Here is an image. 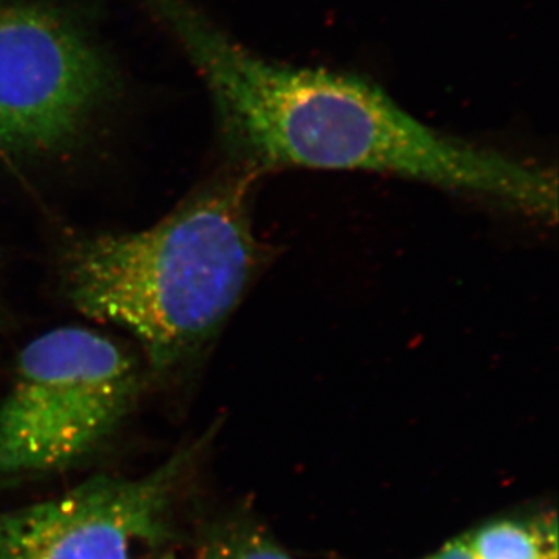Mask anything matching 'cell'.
I'll list each match as a JSON object with an SVG mask.
<instances>
[{
    "label": "cell",
    "instance_id": "4",
    "mask_svg": "<svg viewBox=\"0 0 559 559\" xmlns=\"http://www.w3.org/2000/svg\"><path fill=\"white\" fill-rule=\"evenodd\" d=\"M116 86L108 51L75 17L43 3H0V157L64 148Z\"/></svg>",
    "mask_w": 559,
    "mask_h": 559
},
{
    "label": "cell",
    "instance_id": "1",
    "mask_svg": "<svg viewBox=\"0 0 559 559\" xmlns=\"http://www.w3.org/2000/svg\"><path fill=\"white\" fill-rule=\"evenodd\" d=\"M146 2L204 80L234 168L377 173L557 221L549 168L433 130L369 80L267 60L189 0Z\"/></svg>",
    "mask_w": 559,
    "mask_h": 559
},
{
    "label": "cell",
    "instance_id": "7",
    "mask_svg": "<svg viewBox=\"0 0 559 559\" xmlns=\"http://www.w3.org/2000/svg\"><path fill=\"white\" fill-rule=\"evenodd\" d=\"M210 559H290L272 540L261 535H246L221 546Z\"/></svg>",
    "mask_w": 559,
    "mask_h": 559
},
{
    "label": "cell",
    "instance_id": "3",
    "mask_svg": "<svg viewBox=\"0 0 559 559\" xmlns=\"http://www.w3.org/2000/svg\"><path fill=\"white\" fill-rule=\"evenodd\" d=\"M142 385L130 349L83 326L33 340L0 406V477L49 473L90 454L117 428Z\"/></svg>",
    "mask_w": 559,
    "mask_h": 559
},
{
    "label": "cell",
    "instance_id": "8",
    "mask_svg": "<svg viewBox=\"0 0 559 559\" xmlns=\"http://www.w3.org/2000/svg\"><path fill=\"white\" fill-rule=\"evenodd\" d=\"M428 559H473V555H471L468 539L459 538L447 544L443 549Z\"/></svg>",
    "mask_w": 559,
    "mask_h": 559
},
{
    "label": "cell",
    "instance_id": "6",
    "mask_svg": "<svg viewBox=\"0 0 559 559\" xmlns=\"http://www.w3.org/2000/svg\"><path fill=\"white\" fill-rule=\"evenodd\" d=\"M473 559H557V530L500 521L468 539Z\"/></svg>",
    "mask_w": 559,
    "mask_h": 559
},
{
    "label": "cell",
    "instance_id": "2",
    "mask_svg": "<svg viewBox=\"0 0 559 559\" xmlns=\"http://www.w3.org/2000/svg\"><path fill=\"white\" fill-rule=\"evenodd\" d=\"M259 180L231 168L150 229L76 242L64 261L73 307L127 330L154 369L200 353L274 260L253 230Z\"/></svg>",
    "mask_w": 559,
    "mask_h": 559
},
{
    "label": "cell",
    "instance_id": "5",
    "mask_svg": "<svg viewBox=\"0 0 559 559\" xmlns=\"http://www.w3.org/2000/svg\"><path fill=\"white\" fill-rule=\"evenodd\" d=\"M189 454L145 476L95 477L61 498L0 511V559H132L159 538Z\"/></svg>",
    "mask_w": 559,
    "mask_h": 559
}]
</instances>
